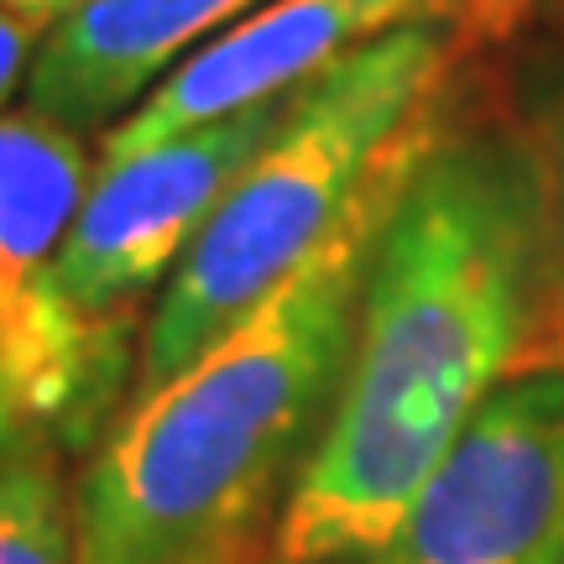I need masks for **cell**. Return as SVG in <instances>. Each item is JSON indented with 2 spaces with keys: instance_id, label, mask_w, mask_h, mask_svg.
Masks as SVG:
<instances>
[{
  "instance_id": "13",
  "label": "cell",
  "mask_w": 564,
  "mask_h": 564,
  "mask_svg": "<svg viewBox=\"0 0 564 564\" xmlns=\"http://www.w3.org/2000/svg\"><path fill=\"white\" fill-rule=\"evenodd\" d=\"M11 6H32V11H53V17H63V11L79 6V0H11Z\"/></svg>"
},
{
  "instance_id": "7",
  "label": "cell",
  "mask_w": 564,
  "mask_h": 564,
  "mask_svg": "<svg viewBox=\"0 0 564 564\" xmlns=\"http://www.w3.org/2000/svg\"><path fill=\"white\" fill-rule=\"evenodd\" d=\"M413 11H434V0H272L251 21L199 47L147 105L121 116L105 137V158H131L278 100L293 84L319 79L345 53H356L361 37L398 26Z\"/></svg>"
},
{
  "instance_id": "9",
  "label": "cell",
  "mask_w": 564,
  "mask_h": 564,
  "mask_svg": "<svg viewBox=\"0 0 564 564\" xmlns=\"http://www.w3.org/2000/svg\"><path fill=\"white\" fill-rule=\"evenodd\" d=\"M0 564H79V512L47 434H0Z\"/></svg>"
},
{
  "instance_id": "11",
  "label": "cell",
  "mask_w": 564,
  "mask_h": 564,
  "mask_svg": "<svg viewBox=\"0 0 564 564\" xmlns=\"http://www.w3.org/2000/svg\"><path fill=\"white\" fill-rule=\"evenodd\" d=\"M544 0H434V11L455 17L465 37H507L518 21H528Z\"/></svg>"
},
{
  "instance_id": "1",
  "label": "cell",
  "mask_w": 564,
  "mask_h": 564,
  "mask_svg": "<svg viewBox=\"0 0 564 564\" xmlns=\"http://www.w3.org/2000/svg\"><path fill=\"white\" fill-rule=\"evenodd\" d=\"M549 204L502 141L429 147L371 251L356 345L278 523V564L377 549L533 329Z\"/></svg>"
},
{
  "instance_id": "6",
  "label": "cell",
  "mask_w": 564,
  "mask_h": 564,
  "mask_svg": "<svg viewBox=\"0 0 564 564\" xmlns=\"http://www.w3.org/2000/svg\"><path fill=\"white\" fill-rule=\"evenodd\" d=\"M361 564H564V371L497 387Z\"/></svg>"
},
{
  "instance_id": "12",
  "label": "cell",
  "mask_w": 564,
  "mask_h": 564,
  "mask_svg": "<svg viewBox=\"0 0 564 564\" xmlns=\"http://www.w3.org/2000/svg\"><path fill=\"white\" fill-rule=\"evenodd\" d=\"M549 236L564 257V131H560V152H554V178H549Z\"/></svg>"
},
{
  "instance_id": "8",
  "label": "cell",
  "mask_w": 564,
  "mask_h": 564,
  "mask_svg": "<svg viewBox=\"0 0 564 564\" xmlns=\"http://www.w3.org/2000/svg\"><path fill=\"white\" fill-rule=\"evenodd\" d=\"M251 0H79L26 68V110L84 131L121 116L167 58Z\"/></svg>"
},
{
  "instance_id": "3",
  "label": "cell",
  "mask_w": 564,
  "mask_h": 564,
  "mask_svg": "<svg viewBox=\"0 0 564 564\" xmlns=\"http://www.w3.org/2000/svg\"><path fill=\"white\" fill-rule=\"evenodd\" d=\"M440 68L444 32L434 21H413L361 42L319 79L293 89L272 141L230 183L162 288V303L141 335L137 392L188 371L314 257V246L361 194L387 141L429 105Z\"/></svg>"
},
{
  "instance_id": "4",
  "label": "cell",
  "mask_w": 564,
  "mask_h": 564,
  "mask_svg": "<svg viewBox=\"0 0 564 564\" xmlns=\"http://www.w3.org/2000/svg\"><path fill=\"white\" fill-rule=\"evenodd\" d=\"M89 194L79 131L37 110L0 116V434L84 449L121 387L126 335L89 329L53 288L58 251Z\"/></svg>"
},
{
  "instance_id": "10",
  "label": "cell",
  "mask_w": 564,
  "mask_h": 564,
  "mask_svg": "<svg viewBox=\"0 0 564 564\" xmlns=\"http://www.w3.org/2000/svg\"><path fill=\"white\" fill-rule=\"evenodd\" d=\"M53 11H32V6H11L0 0V105L11 100V89L21 84V74L32 68L42 37L53 26Z\"/></svg>"
},
{
  "instance_id": "2",
  "label": "cell",
  "mask_w": 564,
  "mask_h": 564,
  "mask_svg": "<svg viewBox=\"0 0 564 564\" xmlns=\"http://www.w3.org/2000/svg\"><path fill=\"white\" fill-rule=\"evenodd\" d=\"M434 147L419 116L371 162L314 257L173 382L137 392L74 486L79 564H241L335 413L371 251Z\"/></svg>"
},
{
  "instance_id": "5",
  "label": "cell",
  "mask_w": 564,
  "mask_h": 564,
  "mask_svg": "<svg viewBox=\"0 0 564 564\" xmlns=\"http://www.w3.org/2000/svg\"><path fill=\"white\" fill-rule=\"evenodd\" d=\"M288 105L293 95H278L131 158H100V173L89 178L53 267L63 308L89 329L126 335L131 303L173 262H183L230 183L272 141Z\"/></svg>"
}]
</instances>
